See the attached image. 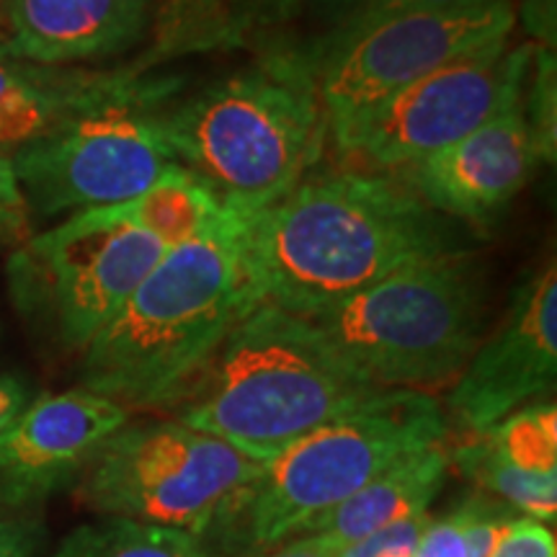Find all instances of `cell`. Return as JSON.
<instances>
[{
  "instance_id": "obj_12",
  "label": "cell",
  "mask_w": 557,
  "mask_h": 557,
  "mask_svg": "<svg viewBox=\"0 0 557 557\" xmlns=\"http://www.w3.org/2000/svg\"><path fill=\"white\" fill-rule=\"evenodd\" d=\"M555 374L557 267L549 261L521 284L498 329L480 341L449 385L447 410L470 434H480L553 389Z\"/></svg>"
},
{
  "instance_id": "obj_30",
  "label": "cell",
  "mask_w": 557,
  "mask_h": 557,
  "mask_svg": "<svg viewBox=\"0 0 557 557\" xmlns=\"http://www.w3.org/2000/svg\"><path fill=\"white\" fill-rule=\"evenodd\" d=\"M29 406V393L16 377L0 374V431L16 418L21 410Z\"/></svg>"
},
{
  "instance_id": "obj_28",
  "label": "cell",
  "mask_w": 557,
  "mask_h": 557,
  "mask_svg": "<svg viewBox=\"0 0 557 557\" xmlns=\"http://www.w3.org/2000/svg\"><path fill=\"white\" fill-rule=\"evenodd\" d=\"M248 557H344V545L320 537V534H299V537H292L282 545L261 549V553Z\"/></svg>"
},
{
  "instance_id": "obj_3",
  "label": "cell",
  "mask_w": 557,
  "mask_h": 557,
  "mask_svg": "<svg viewBox=\"0 0 557 557\" xmlns=\"http://www.w3.org/2000/svg\"><path fill=\"white\" fill-rule=\"evenodd\" d=\"M380 393L385 389L348 364L312 320L259 302L173 410L186 426L269 462Z\"/></svg>"
},
{
  "instance_id": "obj_21",
  "label": "cell",
  "mask_w": 557,
  "mask_h": 557,
  "mask_svg": "<svg viewBox=\"0 0 557 557\" xmlns=\"http://www.w3.org/2000/svg\"><path fill=\"white\" fill-rule=\"evenodd\" d=\"M508 519L511 508L487 493L459 500L447 517H431L413 557H487Z\"/></svg>"
},
{
  "instance_id": "obj_19",
  "label": "cell",
  "mask_w": 557,
  "mask_h": 557,
  "mask_svg": "<svg viewBox=\"0 0 557 557\" xmlns=\"http://www.w3.org/2000/svg\"><path fill=\"white\" fill-rule=\"evenodd\" d=\"M101 212L111 220L143 230L165 248L199 238L225 218V209L218 205V199L181 165L165 171L139 197L116 207H101Z\"/></svg>"
},
{
  "instance_id": "obj_1",
  "label": "cell",
  "mask_w": 557,
  "mask_h": 557,
  "mask_svg": "<svg viewBox=\"0 0 557 557\" xmlns=\"http://www.w3.org/2000/svg\"><path fill=\"white\" fill-rule=\"evenodd\" d=\"M468 253L455 227L400 178L341 171L302 178L240 220V256L259 302L318 318L413 263Z\"/></svg>"
},
{
  "instance_id": "obj_5",
  "label": "cell",
  "mask_w": 557,
  "mask_h": 557,
  "mask_svg": "<svg viewBox=\"0 0 557 557\" xmlns=\"http://www.w3.org/2000/svg\"><path fill=\"white\" fill-rule=\"evenodd\" d=\"M442 444L447 410L434 395L385 389L263 462L225 519L240 521L243 542L261 553L302 534L403 457Z\"/></svg>"
},
{
  "instance_id": "obj_15",
  "label": "cell",
  "mask_w": 557,
  "mask_h": 557,
  "mask_svg": "<svg viewBox=\"0 0 557 557\" xmlns=\"http://www.w3.org/2000/svg\"><path fill=\"white\" fill-rule=\"evenodd\" d=\"M449 455V468L521 517L555 521L557 513V408L524 406L496 426L472 434Z\"/></svg>"
},
{
  "instance_id": "obj_18",
  "label": "cell",
  "mask_w": 557,
  "mask_h": 557,
  "mask_svg": "<svg viewBox=\"0 0 557 557\" xmlns=\"http://www.w3.org/2000/svg\"><path fill=\"white\" fill-rule=\"evenodd\" d=\"M107 75L70 73L0 52V158L16 156L99 94Z\"/></svg>"
},
{
  "instance_id": "obj_14",
  "label": "cell",
  "mask_w": 557,
  "mask_h": 557,
  "mask_svg": "<svg viewBox=\"0 0 557 557\" xmlns=\"http://www.w3.org/2000/svg\"><path fill=\"white\" fill-rule=\"evenodd\" d=\"M127 421V408L83 387L29 403L0 431V511H18L75 483Z\"/></svg>"
},
{
  "instance_id": "obj_24",
  "label": "cell",
  "mask_w": 557,
  "mask_h": 557,
  "mask_svg": "<svg viewBox=\"0 0 557 557\" xmlns=\"http://www.w3.org/2000/svg\"><path fill=\"white\" fill-rule=\"evenodd\" d=\"M487 557H557V540L542 521L511 517L498 532Z\"/></svg>"
},
{
  "instance_id": "obj_16",
  "label": "cell",
  "mask_w": 557,
  "mask_h": 557,
  "mask_svg": "<svg viewBox=\"0 0 557 557\" xmlns=\"http://www.w3.org/2000/svg\"><path fill=\"white\" fill-rule=\"evenodd\" d=\"M150 0H11V41L3 54L58 67L116 54L135 45Z\"/></svg>"
},
{
  "instance_id": "obj_20",
  "label": "cell",
  "mask_w": 557,
  "mask_h": 557,
  "mask_svg": "<svg viewBox=\"0 0 557 557\" xmlns=\"http://www.w3.org/2000/svg\"><path fill=\"white\" fill-rule=\"evenodd\" d=\"M52 557H209L189 532L143 521L111 519L83 524L67 534Z\"/></svg>"
},
{
  "instance_id": "obj_22",
  "label": "cell",
  "mask_w": 557,
  "mask_h": 557,
  "mask_svg": "<svg viewBox=\"0 0 557 557\" xmlns=\"http://www.w3.org/2000/svg\"><path fill=\"white\" fill-rule=\"evenodd\" d=\"M305 3L312 18L323 26V37L315 41V47H325L369 24L400 16V13L472 9V5L496 3V0H305Z\"/></svg>"
},
{
  "instance_id": "obj_7",
  "label": "cell",
  "mask_w": 557,
  "mask_h": 557,
  "mask_svg": "<svg viewBox=\"0 0 557 557\" xmlns=\"http://www.w3.org/2000/svg\"><path fill=\"white\" fill-rule=\"evenodd\" d=\"M261 470L263 462L178 418L127 421L88 459L75 480V498L101 517L201 537L227 517Z\"/></svg>"
},
{
  "instance_id": "obj_11",
  "label": "cell",
  "mask_w": 557,
  "mask_h": 557,
  "mask_svg": "<svg viewBox=\"0 0 557 557\" xmlns=\"http://www.w3.org/2000/svg\"><path fill=\"white\" fill-rule=\"evenodd\" d=\"M532 52L534 41L508 50V39H500L434 70L369 120L351 156L398 173L459 143L524 81Z\"/></svg>"
},
{
  "instance_id": "obj_29",
  "label": "cell",
  "mask_w": 557,
  "mask_h": 557,
  "mask_svg": "<svg viewBox=\"0 0 557 557\" xmlns=\"http://www.w3.org/2000/svg\"><path fill=\"white\" fill-rule=\"evenodd\" d=\"M524 26L532 34L534 45L555 50V0H524Z\"/></svg>"
},
{
  "instance_id": "obj_13",
  "label": "cell",
  "mask_w": 557,
  "mask_h": 557,
  "mask_svg": "<svg viewBox=\"0 0 557 557\" xmlns=\"http://www.w3.org/2000/svg\"><path fill=\"white\" fill-rule=\"evenodd\" d=\"M524 81L468 137L398 171L403 184L447 218L478 225L498 218L547 160L524 114Z\"/></svg>"
},
{
  "instance_id": "obj_4",
  "label": "cell",
  "mask_w": 557,
  "mask_h": 557,
  "mask_svg": "<svg viewBox=\"0 0 557 557\" xmlns=\"http://www.w3.org/2000/svg\"><path fill=\"white\" fill-rule=\"evenodd\" d=\"M163 129L181 169L238 220L308 178L329 137L315 73L287 58L214 83L163 116Z\"/></svg>"
},
{
  "instance_id": "obj_9",
  "label": "cell",
  "mask_w": 557,
  "mask_h": 557,
  "mask_svg": "<svg viewBox=\"0 0 557 557\" xmlns=\"http://www.w3.org/2000/svg\"><path fill=\"white\" fill-rule=\"evenodd\" d=\"M511 29V0H496L472 9L400 13L315 47L305 60L315 73L329 137L351 156L369 120L393 96L480 47L508 39Z\"/></svg>"
},
{
  "instance_id": "obj_2",
  "label": "cell",
  "mask_w": 557,
  "mask_h": 557,
  "mask_svg": "<svg viewBox=\"0 0 557 557\" xmlns=\"http://www.w3.org/2000/svg\"><path fill=\"white\" fill-rule=\"evenodd\" d=\"M259 305L240 256V220L169 248L81 351V385L122 408H173L233 325Z\"/></svg>"
},
{
  "instance_id": "obj_32",
  "label": "cell",
  "mask_w": 557,
  "mask_h": 557,
  "mask_svg": "<svg viewBox=\"0 0 557 557\" xmlns=\"http://www.w3.org/2000/svg\"><path fill=\"white\" fill-rule=\"evenodd\" d=\"M250 3H259V5H267V9L282 11V5H287V3H292V0H250Z\"/></svg>"
},
{
  "instance_id": "obj_17",
  "label": "cell",
  "mask_w": 557,
  "mask_h": 557,
  "mask_svg": "<svg viewBox=\"0 0 557 557\" xmlns=\"http://www.w3.org/2000/svg\"><path fill=\"white\" fill-rule=\"evenodd\" d=\"M447 444H442V447L421 449L403 457L400 462L387 468L344 504L312 521L302 534H320V537L348 547L369 534L413 519L418 513H426L431 500L436 498L447 480Z\"/></svg>"
},
{
  "instance_id": "obj_23",
  "label": "cell",
  "mask_w": 557,
  "mask_h": 557,
  "mask_svg": "<svg viewBox=\"0 0 557 557\" xmlns=\"http://www.w3.org/2000/svg\"><path fill=\"white\" fill-rule=\"evenodd\" d=\"M524 114L532 124L534 135L540 137L545 148L547 163H555L557 150V70H555V50L534 45L532 65H529L524 90Z\"/></svg>"
},
{
  "instance_id": "obj_6",
  "label": "cell",
  "mask_w": 557,
  "mask_h": 557,
  "mask_svg": "<svg viewBox=\"0 0 557 557\" xmlns=\"http://www.w3.org/2000/svg\"><path fill=\"white\" fill-rule=\"evenodd\" d=\"M382 389L451 385L483 341V282L470 253L413 263L308 318Z\"/></svg>"
},
{
  "instance_id": "obj_8",
  "label": "cell",
  "mask_w": 557,
  "mask_h": 557,
  "mask_svg": "<svg viewBox=\"0 0 557 557\" xmlns=\"http://www.w3.org/2000/svg\"><path fill=\"white\" fill-rule=\"evenodd\" d=\"M11 165L29 212L58 218L124 205L178 163L150 96L135 83L107 78L50 135L11 156Z\"/></svg>"
},
{
  "instance_id": "obj_25",
  "label": "cell",
  "mask_w": 557,
  "mask_h": 557,
  "mask_svg": "<svg viewBox=\"0 0 557 557\" xmlns=\"http://www.w3.org/2000/svg\"><path fill=\"white\" fill-rule=\"evenodd\" d=\"M429 521L431 513L426 511L389 529H382V532L369 534V537L344 547V557H413L416 542Z\"/></svg>"
},
{
  "instance_id": "obj_31",
  "label": "cell",
  "mask_w": 557,
  "mask_h": 557,
  "mask_svg": "<svg viewBox=\"0 0 557 557\" xmlns=\"http://www.w3.org/2000/svg\"><path fill=\"white\" fill-rule=\"evenodd\" d=\"M11 41V0H0V52Z\"/></svg>"
},
{
  "instance_id": "obj_10",
  "label": "cell",
  "mask_w": 557,
  "mask_h": 557,
  "mask_svg": "<svg viewBox=\"0 0 557 557\" xmlns=\"http://www.w3.org/2000/svg\"><path fill=\"white\" fill-rule=\"evenodd\" d=\"M165 250L143 230L86 209L16 248L9 263L13 302L81 354Z\"/></svg>"
},
{
  "instance_id": "obj_27",
  "label": "cell",
  "mask_w": 557,
  "mask_h": 557,
  "mask_svg": "<svg viewBox=\"0 0 557 557\" xmlns=\"http://www.w3.org/2000/svg\"><path fill=\"white\" fill-rule=\"evenodd\" d=\"M41 524L16 511H0V557H37Z\"/></svg>"
},
{
  "instance_id": "obj_26",
  "label": "cell",
  "mask_w": 557,
  "mask_h": 557,
  "mask_svg": "<svg viewBox=\"0 0 557 557\" xmlns=\"http://www.w3.org/2000/svg\"><path fill=\"white\" fill-rule=\"evenodd\" d=\"M32 212L18 189L11 158H0V248L21 246L32 238Z\"/></svg>"
}]
</instances>
